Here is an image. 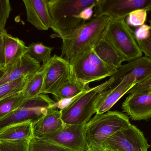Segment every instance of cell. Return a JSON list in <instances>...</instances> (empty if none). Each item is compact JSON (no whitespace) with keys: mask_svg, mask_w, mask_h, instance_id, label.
<instances>
[{"mask_svg":"<svg viewBox=\"0 0 151 151\" xmlns=\"http://www.w3.org/2000/svg\"><path fill=\"white\" fill-rule=\"evenodd\" d=\"M110 18L106 14L93 17L70 34L60 37L63 42L61 57L73 65L103 37Z\"/></svg>","mask_w":151,"mask_h":151,"instance_id":"6da1fadb","label":"cell"},{"mask_svg":"<svg viewBox=\"0 0 151 151\" xmlns=\"http://www.w3.org/2000/svg\"><path fill=\"white\" fill-rule=\"evenodd\" d=\"M97 0H49L47 5L52 19L51 28L58 37L71 33L85 22L78 18L86 8L96 5Z\"/></svg>","mask_w":151,"mask_h":151,"instance_id":"7a4b0ae2","label":"cell"},{"mask_svg":"<svg viewBox=\"0 0 151 151\" xmlns=\"http://www.w3.org/2000/svg\"><path fill=\"white\" fill-rule=\"evenodd\" d=\"M114 82L109 80L78 95L70 103L61 109V116L65 124H86L96 113L97 99L101 92L109 88Z\"/></svg>","mask_w":151,"mask_h":151,"instance_id":"3957f363","label":"cell"},{"mask_svg":"<svg viewBox=\"0 0 151 151\" xmlns=\"http://www.w3.org/2000/svg\"><path fill=\"white\" fill-rule=\"evenodd\" d=\"M130 124L129 116L118 111L96 114L85 125L87 146L102 145L114 133Z\"/></svg>","mask_w":151,"mask_h":151,"instance_id":"277c9868","label":"cell"},{"mask_svg":"<svg viewBox=\"0 0 151 151\" xmlns=\"http://www.w3.org/2000/svg\"><path fill=\"white\" fill-rule=\"evenodd\" d=\"M104 37L129 62L142 57L134 36V32L125 22V18H110Z\"/></svg>","mask_w":151,"mask_h":151,"instance_id":"5b68a950","label":"cell"},{"mask_svg":"<svg viewBox=\"0 0 151 151\" xmlns=\"http://www.w3.org/2000/svg\"><path fill=\"white\" fill-rule=\"evenodd\" d=\"M116 70L101 60L92 49L71 65V76L79 83L89 86L90 83L110 77Z\"/></svg>","mask_w":151,"mask_h":151,"instance_id":"8992f818","label":"cell"},{"mask_svg":"<svg viewBox=\"0 0 151 151\" xmlns=\"http://www.w3.org/2000/svg\"><path fill=\"white\" fill-rule=\"evenodd\" d=\"M55 103L45 94L24 100L17 109L0 119V131L16 124L27 122L34 123L45 115L49 109H54Z\"/></svg>","mask_w":151,"mask_h":151,"instance_id":"52a82bcc","label":"cell"},{"mask_svg":"<svg viewBox=\"0 0 151 151\" xmlns=\"http://www.w3.org/2000/svg\"><path fill=\"white\" fill-rule=\"evenodd\" d=\"M102 145L113 151H148L151 147L143 132L131 124L114 133Z\"/></svg>","mask_w":151,"mask_h":151,"instance_id":"ba28073f","label":"cell"},{"mask_svg":"<svg viewBox=\"0 0 151 151\" xmlns=\"http://www.w3.org/2000/svg\"><path fill=\"white\" fill-rule=\"evenodd\" d=\"M45 72L41 94L54 95L71 76V65L61 56L55 55L45 63Z\"/></svg>","mask_w":151,"mask_h":151,"instance_id":"9c48e42d","label":"cell"},{"mask_svg":"<svg viewBox=\"0 0 151 151\" xmlns=\"http://www.w3.org/2000/svg\"><path fill=\"white\" fill-rule=\"evenodd\" d=\"M85 124L65 126L39 139L46 140L70 151H86L87 143L85 135Z\"/></svg>","mask_w":151,"mask_h":151,"instance_id":"30bf717a","label":"cell"},{"mask_svg":"<svg viewBox=\"0 0 151 151\" xmlns=\"http://www.w3.org/2000/svg\"><path fill=\"white\" fill-rule=\"evenodd\" d=\"M151 9V0H97L93 17L102 14L111 18H125L137 9Z\"/></svg>","mask_w":151,"mask_h":151,"instance_id":"8fae6325","label":"cell"},{"mask_svg":"<svg viewBox=\"0 0 151 151\" xmlns=\"http://www.w3.org/2000/svg\"><path fill=\"white\" fill-rule=\"evenodd\" d=\"M135 84L133 79L125 77L111 86L108 90L101 92L96 101V114H103L109 111Z\"/></svg>","mask_w":151,"mask_h":151,"instance_id":"7c38bea8","label":"cell"},{"mask_svg":"<svg viewBox=\"0 0 151 151\" xmlns=\"http://www.w3.org/2000/svg\"><path fill=\"white\" fill-rule=\"evenodd\" d=\"M125 77L133 79L136 84L151 77V58L145 56L139 57L128 62L127 64H122L110 77L114 79L111 85Z\"/></svg>","mask_w":151,"mask_h":151,"instance_id":"4fadbf2b","label":"cell"},{"mask_svg":"<svg viewBox=\"0 0 151 151\" xmlns=\"http://www.w3.org/2000/svg\"><path fill=\"white\" fill-rule=\"evenodd\" d=\"M122 109L134 121H147L151 116V93L129 94Z\"/></svg>","mask_w":151,"mask_h":151,"instance_id":"5bb4252c","label":"cell"},{"mask_svg":"<svg viewBox=\"0 0 151 151\" xmlns=\"http://www.w3.org/2000/svg\"><path fill=\"white\" fill-rule=\"evenodd\" d=\"M27 21L39 30H47L51 28L52 19L47 0H24Z\"/></svg>","mask_w":151,"mask_h":151,"instance_id":"9a60e30c","label":"cell"},{"mask_svg":"<svg viewBox=\"0 0 151 151\" xmlns=\"http://www.w3.org/2000/svg\"><path fill=\"white\" fill-rule=\"evenodd\" d=\"M40 63L32 58L28 54L14 63L7 67V70L0 80V86L17 80L21 77L32 74L41 68Z\"/></svg>","mask_w":151,"mask_h":151,"instance_id":"2e32d148","label":"cell"},{"mask_svg":"<svg viewBox=\"0 0 151 151\" xmlns=\"http://www.w3.org/2000/svg\"><path fill=\"white\" fill-rule=\"evenodd\" d=\"M65 125L61 119L60 110L50 108L45 115L33 123L34 138H41L62 129Z\"/></svg>","mask_w":151,"mask_h":151,"instance_id":"e0dca14e","label":"cell"},{"mask_svg":"<svg viewBox=\"0 0 151 151\" xmlns=\"http://www.w3.org/2000/svg\"><path fill=\"white\" fill-rule=\"evenodd\" d=\"M5 67L12 65L28 52V46L23 40L9 34L4 33Z\"/></svg>","mask_w":151,"mask_h":151,"instance_id":"ac0fdd59","label":"cell"},{"mask_svg":"<svg viewBox=\"0 0 151 151\" xmlns=\"http://www.w3.org/2000/svg\"><path fill=\"white\" fill-rule=\"evenodd\" d=\"M93 50L101 60L116 69L124 61L122 55L104 36L94 45Z\"/></svg>","mask_w":151,"mask_h":151,"instance_id":"d6986e66","label":"cell"},{"mask_svg":"<svg viewBox=\"0 0 151 151\" xmlns=\"http://www.w3.org/2000/svg\"><path fill=\"white\" fill-rule=\"evenodd\" d=\"M33 138V123L31 122L16 124L0 131V143L22 140L30 141Z\"/></svg>","mask_w":151,"mask_h":151,"instance_id":"ffe728a7","label":"cell"},{"mask_svg":"<svg viewBox=\"0 0 151 151\" xmlns=\"http://www.w3.org/2000/svg\"><path fill=\"white\" fill-rule=\"evenodd\" d=\"M45 64L40 68L30 75L22 92L25 99H31L41 94L45 72Z\"/></svg>","mask_w":151,"mask_h":151,"instance_id":"44dd1931","label":"cell"},{"mask_svg":"<svg viewBox=\"0 0 151 151\" xmlns=\"http://www.w3.org/2000/svg\"><path fill=\"white\" fill-rule=\"evenodd\" d=\"M70 78L63 83L54 94L57 101L62 99H71L90 89Z\"/></svg>","mask_w":151,"mask_h":151,"instance_id":"7402d4cb","label":"cell"},{"mask_svg":"<svg viewBox=\"0 0 151 151\" xmlns=\"http://www.w3.org/2000/svg\"><path fill=\"white\" fill-rule=\"evenodd\" d=\"M31 74L25 75L17 80L0 86V100L22 92Z\"/></svg>","mask_w":151,"mask_h":151,"instance_id":"603a6c76","label":"cell"},{"mask_svg":"<svg viewBox=\"0 0 151 151\" xmlns=\"http://www.w3.org/2000/svg\"><path fill=\"white\" fill-rule=\"evenodd\" d=\"M28 47L27 54L40 63H46L52 57L53 47L47 46L42 43H32L28 46Z\"/></svg>","mask_w":151,"mask_h":151,"instance_id":"cb8c5ba5","label":"cell"},{"mask_svg":"<svg viewBox=\"0 0 151 151\" xmlns=\"http://www.w3.org/2000/svg\"><path fill=\"white\" fill-rule=\"evenodd\" d=\"M25 100L22 92L0 100V119L15 110Z\"/></svg>","mask_w":151,"mask_h":151,"instance_id":"d4e9b609","label":"cell"},{"mask_svg":"<svg viewBox=\"0 0 151 151\" xmlns=\"http://www.w3.org/2000/svg\"><path fill=\"white\" fill-rule=\"evenodd\" d=\"M29 151H70L52 142L33 138L29 142Z\"/></svg>","mask_w":151,"mask_h":151,"instance_id":"484cf974","label":"cell"},{"mask_svg":"<svg viewBox=\"0 0 151 151\" xmlns=\"http://www.w3.org/2000/svg\"><path fill=\"white\" fill-rule=\"evenodd\" d=\"M147 12L145 9H139L131 12L125 20L129 26L138 27L145 24L147 17Z\"/></svg>","mask_w":151,"mask_h":151,"instance_id":"4316f807","label":"cell"},{"mask_svg":"<svg viewBox=\"0 0 151 151\" xmlns=\"http://www.w3.org/2000/svg\"><path fill=\"white\" fill-rule=\"evenodd\" d=\"M30 141L17 140L0 143V151H29Z\"/></svg>","mask_w":151,"mask_h":151,"instance_id":"83f0119b","label":"cell"},{"mask_svg":"<svg viewBox=\"0 0 151 151\" xmlns=\"http://www.w3.org/2000/svg\"><path fill=\"white\" fill-rule=\"evenodd\" d=\"M12 10L9 0H0V30L5 29L7 21Z\"/></svg>","mask_w":151,"mask_h":151,"instance_id":"f1b7e54d","label":"cell"},{"mask_svg":"<svg viewBox=\"0 0 151 151\" xmlns=\"http://www.w3.org/2000/svg\"><path fill=\"white\" fill-rule=\"evenodd\" d=\"M151 93V77L135 84L127 94H141Z\"/></svg>","mask_w":151,"mask_h":151,"instance_id":"f546056e","label":"cell"},{"mask_svg":"<svg viewBox=\"0 0 151 151\" xmlns=\"http://www.w3.org/2000/svg\"><path fill=\"white\" fill-rule=\"evenodd\" d=\"M134 36L136 40L147 38L151 36V26L145 24L139 26L134 32Z\"/></svg>","mask_w":151,"mask_h":151,"instance_id":"4dcf8cb0","label":"cell"},{"mask_svg":"<svg viewBox=\"0 0 151 151\" xmlns=\"http://www.w3.org/2000/svg\"><path fill=\"white\" fill-rule=\"evenodd\" d=\"M136 41L141 52L144 53L145 57L151 58V36L146 39Z\"/></svg>","mask_w":151,"mask_h":151,"instance_id":"1f68e13d","label":"cell"},{"mask_svg":"<svg viewBox=\"0 0 151 151\" xmlns=\"http://www.w3.org/2000/svg\"><path fill=\"white\" fill-rule=\"evenodd\" d=\"M95 6V5H93L85 9L79 13V14L77 16V17L84 22L91 20L92 19V17L93 15V9Z\"/></svg>","mask_w":151,"mask_h":151,"instance_id":"d6a6232c","label":"cell"},{"mask_svg":"<svg viewBox=\"0 0 151 151\" xmlns=\"http://www.w3.org/2000/svg\"><path fill=\"white\" fill-rule=\"evenodd\" d=\"M4 30H0V68H5L4 53Z\"/></svg>","mask_w":151,"mask_h":151,"instance_id":"836d02e7","label":"cell"},{"mask_svg":"<svg viewBox=\"0 0 151 151\" xmlns=\"http://www.w3.org/2000/svg\"><path fill=\"white\" fill-rule=\"evenodd\" d=\"M86 151H113V150L103 146L102 145H93L89 146Z\"/></svg>","mask_w":151,"mask_h":151,"instance_id":"e575fe53","label":"cell"},{"mask_svg":"<svg viewBox=\"0 0 151 151\" xmlns=\"http://www.w3.org/2000/svg\"><path fill=\"white\" fill-rule=\"evenodd\" d=\"M7 70V67L2 68H0V80L3 77Z\"/></svg>","mask_w":151,"mask_h":151,"instance_id":"d590c367","label":"cell"},{"mask_svg":"<svg viewBox=\"0 0 151 151\" xmlns=\"http://www.w3.org/2000/svg\"></svg>","mask_w":151,"mask_h":151,"instance_id":"8d00e7d4","label":"cell"}]
</instances>
